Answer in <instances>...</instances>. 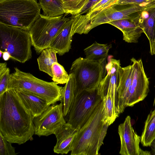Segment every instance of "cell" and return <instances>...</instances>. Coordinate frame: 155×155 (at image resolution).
Segmentation results:
<instances>
[{"instance_id": "6da1fadb", "label": "cell", "mask_w": 155, "mask_h": 155, "mask_svg": "<svg viewBox=\"0 0 155 155\" xmlns=\"http://www.w3.org/2000/svg\"><path fill=\"white\" fill-rule=\"evenodd\" d=\"M33 118L15 89L0 96V132L8 142L21 145L32 138Z\"/></svg>"}, {"instance_id": "7a4b0ae2", "label": "cell", "mask_w": 155, "mask_h": 155, "mask_svg": "<svg viewBox=\"0 0 155 155\" xmlns=\"http://www.w3.org/2000/svg\"><path fill=\"white\" fill-rule=\"evenodd\" d=\"M102 101L86 123L78 131L71 151V155H98L107 134L108 124L103 121Z\"/></svg>"}, {"instance_id": "3957f363", "label": "cell", "mask_w": 155, "mask_h": 155, "mask_svg": "<svg viewBox=\"0 0 155 155\" xmlns=\"http://www.w3.org/2000/svg\"><path fill=\"white\" fill-rule=\"evenodd\" d=\"M10 74L8 89H20L41 97L49 105L62 102L63 87L54 82H49L36 78L29 73L17 67Z\"/></svg>"}, {"instance_id": "277c9868", "label": "cell", "mask_w": 155, "mask_h": 155, "mask_svg": "<svg viewBox=\"0 0 155 155\" xmlns=\"http://www.w3.org/2000/svg\"><path fill=\"white\" fill-rule=\"evenodd\" d=\"M41 9L36 0H0V22L29 30L39 17Z\"/></svg>"}, {"instance_id": "5b68a950", "label": "cell", "mask_w": 155, "mask_h": 155, "mask_svg": "<svg viewBox=\"0 0 155 155\" xmlns=\"http://www.w3.org/2000/svg\"><path fill=\"white\" fill-rule=\"evenodd\" d=\"M29 30L0 22V50L6 51L11 58L24 63L32 57Z\"/></svg>"}, {"instance_id": "8992f818", "label": "cell", "mask_w": 155, "mask_h": 155, "mask_svg": "<svg viewBox=\"0 0 155 155\" xmlns=\"http://www.w3.org/2000/svg\"><path fill=\"white\" fill-rule=\"evenodd\" d=\"M104 64L79 57L72 63L69 73L74 74L75 96L83 91H95L104 77Z\"/></svg>"}, {"instance_id": "52a82bcc", "label": "cell", "mask_w": 155, "mask_h": 155, "mask_svg": "<svg viewBox=\"0 0 155 155\" xmlns=\"http://www.w3.org/2000/svg\"><path fill=\"white\" fill-rule=\"evenodd\" d=\"M65 16L63 15L51 17L41 14L29 29L32 46L38 54L48 48L52 40L71 18Z\"/></svg>"}, {"instance_id": "ba28073f", "label": "cell", "mask_w": 155, "mask_h": 155, "mask_svg": "<svg viewBox=\"0 0 155 155\" xmlns=\"http://www.w3.org/2000/svg\"><path fill=\"white\" fill-rule=\"evenodd\" d=\"M102 100L97 89L92 91H83L76 95L67 115V123L79 131L87 121Z\"/></svg>"}, {"instance_id": "9c48e42d", "label": "cell", "mask_w": 155, "mask_h": 155, "mask_svg": "<svg viewBox=\"0 0 155 155\" xmlns=\"http://www.w3.org/2000/svg\"><path fill=\"white\" fill-rule=\"evenodd\" d=\"M112 6L104 9L85 22L77 33L87 34L92 29L101 25L114 21L127 19L134 20L145 8L136 5L129 6L119 10Z\"/></svg>"}, {"instance_id": "30bf717a", "label": "cell", "mask_w": 155, "mask_h": 155, "mask_svg": "<svg viewBox=\"0 0 155 155\" xmlns=\"http://www.w3.org/2000/svg\"><path fill=\"white\" fill-rule=\"evenodd\" d=\"M64 117L62 102L50 105L40 115L33 118L34 134L41 137L54 134L66 123Z\"/></svg>"}, {"instance_id": "8fae6325", "label": "cell", "mask_w": 155, "mask_h": 155, "mask_svg": "<svg viewBox=\"0 0 155 155\" xmlns=\"http://www.w3.org/2000/svg\"><path fill=\"white\" fill-rule=\"evenodd\" d=\"M134 70V76L127 107H132L143 101L149 91V79L145 72L141 59H131Z\"/></svg>"}, {"instance_id": "7c38bea8", "label": "cell", "mask_w": 155, "mask_h": 155, "mask_svg": "<svg viewBox=\"0 0 155 155\" xmlns=\"http://www.w3.org/2000/svg\"><path fill=\"white\" fill-rule=\"evenodd\" d=\"M121 67L119 60L110 58L105 66L107 75L102 79L97 89V93L101 99L107 95H111L117 109L119 71Z\"/></svg>"}, {"instance_id": "4fadbf2b", "label": "cell", "mask_w": 155, "mask_h": 155, "mask_svg": "<svg viewBox=\"0 0 155 155\" xmlns=\"http://www.w3.org/2000/svg\"><path fill=\"white\" fill-rule=\"evenodd\" d=\"M120 140L119 153L122 155H140L143 150L139 147L140 140L131 125V118L127 117L123 123L118 127Z\"/></svg>"}, {"instance_id": "5bb4252c", "label": "cell", "mask_w": 155, "mask_h": 155, "mask_svg": "<svg viewBox=\"0 0 155 155\" xmlns=\"http://www.w3.org/2000/svg\"><path fill=\"white\" fill-rule=\"evenodd\" d=\"M119 75L117 110L120 114L124 111L127 107L134 76V70L132 65L124 67H121L119 70Z\"/></svg>"}, {"instance_id": "9a60e30c", "label": "cell", "mask_w": 155, "mask_h": 155, "mask_svg": "<svg viewBox=\"0 0 155 155\" xmlns=\"http://www.w3.org/2000/svg\"><path fill=\"white\" fill-rule=\"evenodd\" d=\"M78 131L67 122L57 129L54 133L57 139L54 152L63 154L71 151Z\"/></svg>"}, {"instance_id": "2e32d148", "label": "cell", "mask_w": 155, "mask_h": 155, "mask_svg": "<svg viewBox=\"0 0 155 155\" xmlns=\"http://www.w3.org/2000/svg\"><path fill=\"white\" fill-rule=\"evenodd\" d=\"M141 27L148 38L152 55L155 54V7L146 8L134 20Z\"/></svg>"}, {"instance_id": "e0dca14e", "label": "cell", "mask_w": 155, "mask_h": 155, "mask_svg": "<svg viewBox=\"0 0 155 155\" xmlns=\"http://www.w3.org/2000/svg\"><path fill=\"white\" fill-rule=\"evenodd\" d=\"M14 89L34 117L40 115L50 106L45 100L37 95L20 89Z\"/></svg>"}, {"instance_id": "ac0fdd59", "label": "cell", "mask_w": 155, "mask_h": 155, "mask_svg": "<svg viewBox=\"0 0 155 155\" xmlns=\"http://www.w3.org/2000/svg\"><path fill=\"white\" fill-rule=\"evenodd\" d=\"M108 24L116 27L122 32L123 39L129 43H137L143 31L134 20L123 19L114 21Z\"/></svg>"}, {"instance_id": "d6986e66", "label": "cell", "mask_w": 155, "mask_h": 155, "mask_svg": "<svg viewBox=\"0 0 155 155\" xmlns=\"http://www.w3.org/2000/svg\"><path fill=\"white\" fill-rule=\"evenodd\" d=\"M73 20L71 17L65 27L52 40L48 47L54 50L60 56L68 52L71 48L72 37L71 36L70 32Z\"/></svg>"}, {"instance_id": "ffe728a7", "label": "cell", "mask_w": 155, "mask_h": 155, "mask_svg": "<svg viewBox=\"0 0 155 155\" xmlns=\"http://www.w3.org/2000/svg\"><path fill=\"white\" fill-rule=\"evenodd\" d=\"M111 48V45L101 44L95 41L84 49L85 58L104 64Z\"/></svg>"}, {"instance_id": "44dd1931", "label": "cell", "mask_w": 155, "mask_h": 155, "mask_svg": "<svg viewBox=\"0 0 155 155\" xmlns=\"http://www.w3.org/2000/svg\"><path fill=\"white\" fill-rule=\"evenodd\" d=\"M75 84L74 74L70 73L68 80L63 88L62 101L64 117L68 115L75 98Z\"/></svg>"}, {"instance_id": "7402d4cb", "label": "cell", "mask_w": 155, "mask_h": 155, "mask_svg": "<svg viewBox=\"0 0 155 155\" xmlns=\"http://www.w3.org/2000/svg\"><path fill=\"white\" fill-rule=\"evenodd\" d=\"M56 51L48 48L43 50L37 59L39 70L52 77L51 67L54 62H57Z\"/></svg>"}, {"instance_id": "603a6c76", "label": "cell", "mask_w": 155, "mask_h": 155, "mask_svg": "<svg viewBox=\"0 0 155 155\" xmlns=\"http://www.w3.org/2000/svg\"><path fill=\"white\" fill-rule=\"evenodd\" d=\"M155 138V109L150 112L145 121L140 141L143 146H150Z\"/></svg>"}, {"instance_id": "cb8c5ba5", "label": "cell", "mask_w": 155, "mask_h": 155, "mask_svg": "<svg viewBox=\"0 0 155 155\" xmlns=\"http://www.w3.org/2000/svg\"><path fill=\"white\" fill-rule=\"evenodd\" d=\"M38 4L43 15L47 17H58L65 14L62 0H39Z\"/></svg>"}, {"instance_id": "d4e9b609", "label": "cell", "mask_w": 155, "mask_h": 155, "mask_svg": "<svg viewBox=\"0 0 155 155\" xmlns=\"http://www.w3.org/2000/svg\"><path fill=\"white\" fill-rule=\"evenodd\" d=\"M102 100L103 103V121L110 125L119 114L111 95H107L103 97Z\"/></svg>"}, {"instance_id": "484cf974", "label": "cell", "mask_w": 155, "mask_h": 155, "mask_svg": "<svg viewBox=\"0 0 155 155\" xmlns=\"http://www.w3.org/2000/svg\"><path fill=\"white\" fill-rule=\"evenodd\" d=\"M89 0H62L65 14L78 15L86 5Z\"/></svg>"}, {"instance_id": "4316f807", "label": "cell", "mask_w": 155, "mask_h": 155, "mask_svg": "<svg viewBox=\"0 0 155 155\" xmlns=\"http://www.w3.org/2000/svg\"><path fill=\"white\" fill-rule=\"evenodd\" d=\"M53 81L58 84H64L68 81L69 75L63 66L58 62H54L51 67Z\"/></svg>"}, {"instance_id": "83f0119b", "label": "cell", "mask_w": 155, "mask_h": 155, "mask_svg": "<svg viewBox=\"0 0 155 155\" xmlns=\"http://www.w3.org/2000/svg\"><path fill=\"white\" fill-rule=\"evenodd\" d=\"M10 69L7 67L6 62L0 63V96L8 90L10 76Z\"/></svg>"}, {"instance_id": "f1b7e54d", "label": "cell", "mask_w": 155, "mask_h": 155, "mask_svg": "<svg viewBox=\"0 0 155 155\" xmlns=\"http://www.w3.org/2000/svg\"><path fill=\"white\" fill-rule=\"evenodd\" d=\"M116 5L121 6L122 8L136 5L146 8L155 7V0H120Z\"/></svg>"}, {"instance_id": "f546056e", "label": "cell", "mask_w": 155, "mask_h": 155, "mask_svg": "<svg viewBox=\"0 0 155 155\" xmlns=\"http://www.w3.org/2000/svg\"><path fill=\"white\" fill-rule=\"evenodd\" d=\"M12 143L8 141L0 132V155H15V148Z\"/></svg>"}, {"instance_id": "4dcf8cb0", "label": "cell", "mask_w": 155, "mask_h": 155, "mask_svg": "<svg viewBox=\"0 0 155 155\" xmlns=\"http://www.w3.org/2000/svg\"><path fill=\"white\" fill-rule=\"evenodd\" d=\"M101 0H89L87 4L83 8L78 15H82L87 13L94 5Z\"/></svg>"}, {"instance_id": "1f68e13d", "label": "cell", "mask_w": 155, "mask_h": 155, "mask_svg": "<svg viewBox=\"0 0 155 155\" xmlns=\"http://www.w3.org/2000/svg\"><path fill=\"white\" fill-rule=\"evenodd\" d=\"M2 51V58L4 60L7 61L10 58H11V56L9 53L6 51Z\"/></svg>"}, {"instance_id": "d6a6232c", "label": "cell", "mask_w": 155, "mask_h": 155, "mask_svg": "<svg viewBox=\"0 0 155 155\" xmlns=\"http://www.w3.org/2000/svg\"><path fill=\"white\" fill-rule=\"evenodd\" d=\"M150 146L151 148L152 154L155 155V138L152 142Z\"/></svg>"}, {"instance_id": "836d02e7", "label": "cell", "mask_w": 155, "mask_h": 155, "mask_svg": "<svg viewBox=\"0 0 155 155\" xmlns=\"http://www.w3.org/2000/svg\"><path fill=\"white\" fill-rule=\"evenodd\" d=\"M2 51L0 50V58L2 57Z\"/></svg>"}, {"instance_id": "e575fe53", "label": "cell", "mask_w": 155, "mask_h": 155, "mask_svg": "<svg viewBox=\"0 0 155 155\" xmlns=\"http://www.w3.org/2000/svg\"><path fill=\"white\" fill-rule=\"evenodd\" d=\"M155 104V98H154V102H153V105H154Z\"/></svg>"}, {"instance_id": "d590c367", "label": "cell", "mask_w": 155, "mask_h": 155, "mask_svg": "<svg viewBox=\"0 0 155 155\" xmlns=\"http://www.w3.org/2000/svg\"><path fill=\"white\" fill-rule=\"evenodd\" d=\"M119 0V1L120 0Z\"/></svg>"}, {"instance_id": "8d00e7d4", "label": "cell", "mask_w": 155, "mask_h": 155, "mask_svg": "<svg viewBox=\"0 0 155 155\" xmlns=\"http://www.w3.org/2000/svg\"></svg>"}]
</instances>
